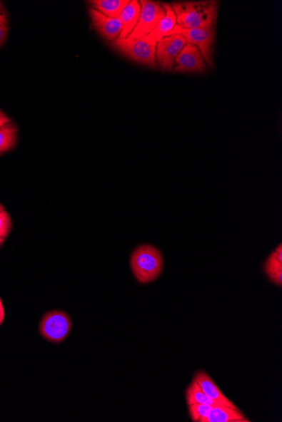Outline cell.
<instances>
[{
    "instance_id": "obj_1",
    "label": "cell",
    "mask_w": 282,
    "mask_h": 422,
    "mask_svg": "<svg viewBox=\"0 0 282 422\" xmlns=\"http://www.w3.org/2000/svg\"><path fill=\"white\" fill-rule=\"evenodd\" d=\"M172 8L177 19V26L182 29H197L216 26V1L174 3Z\"/></svg>"
},
{
    "instance_id": "obj_2",
    "label": "cell",
    "mask_w": 282,
    "mask_h": 422,
    "mask_svg": "<svg viewBox=\"0 0 282 422\" xmlns=\"http://www.w3.org/2000/svg\"><path fill=\"white\" fill-rule=\"evenodd\" d=\"M131 267L139 282L150 284L157 279L163 272V258L160 250L153 245H143L134 250Z\"/></svg>"
},
{
    "instance_id": "obj_3",
    "label": "cell",
    "mask_w": 282,
    "mask_h": 422,
    "mask_svg": "<svg viewBox=\"0 0 282 422\" xmlns=\"http://www.w3.org/2000/svg\"><path fill=\"white\" fill-rule=\"evenodd\" d=\"M157 41L151 34L142 38L128 40L118 38L114 41L113 46L120 53L133 61L156 68V49Z\"/></svg>"
},
{
    "instance_id": "obj_4",
    "label": "cell",
    "mask_w": 282,
    "mask_h": 422,
    "mask_svg": "<svg viewBox=\"0 0 282 422\" xmlns=\"http://www.w3.org/2000/svg\"><path fill=\"white\" fill-rule=\"evenodd\" d=\"M71 319L69 314L60 310L46 313L39 324V333L46 341L61 343L71 331Z\"/></svg>"
},
{
    "instance_id": "obj_5",
    "label": "cell",
    "mask_w": 282,
    "mask_h": 422,
    "mask_svg": "<svg viewBox=\"0 0 282 422\" xmlns=\"http://www.w3.org/2000/svg\"><path fill=\"white\" fill-rule=\"evenodd\" d=\"M216 26L208 28H197V29H182L176 26L170 31L171 35H182L187 40V43L196 46L200 49L205 61L213 68L212 62V46L214 43Z\"/></svg>"
},
{
    "instance_id": "obj_6",
    "label": "cell",
    "mask_w": 282,
    "mask_h": 422,
    "mask_svg": "<svg viewBox=\"0 0 282 422\" xmlns=\"http://www.w3.org/2000/svg\"><path fill=\"white\" fill-rule=\"evenodd\" d=\"M140 4V17L135 29L127 37L128 40L140 39L151 34L165 16V9L159 3L142 0Z\"/></svg>"
},
{
    "instance_id": "obj_7",
    "label": "cell",
    "mask_w": 282,
    "mask_h": 422,
    "mask_svg": "<svg viewBox=\"0 0 282 422\" xmlns=\"http://www.w3.org/2000/svg\"><path fill=\"white\" fill-rule=\"evenodd\" d=\"M187 40L182 35L163 37L156 44V64L163 71H173L176 58L181 52Z\"/></svg>"
},
{
    "instance_id": "obj_8",
    "label": "cell",
    "mask_w": 282,
    "mask_h": 422,
    "mask_svg": "<svg viewBox=\"0 0 282 422\" xmlns=\"http://www.w3.org/2000/svg\"><path fill=\"white\" fill-rule=\"evenodd\" d=\"M175 73L204 72L206 63L196 46L187 43L175 60Z\"/></svg>"
},
{
    "instance_id": "obj_9",
    "label": "cell",
    "mask_w": 282,
    "mask_h": 422,
    "mask_svg": "<svg viewBox=\"0 0 282 422\" xmlns=\"http://www.w3.org/2000/svg\"><path fill=\"white\" fill-rule=\"evenodd\" d=\"M92 23L99 34L107 41H116L121 34L123 26L119 18L105 16L94 8L89 9Z\"/></svg>"
},
{
    "instance_id": "obj_10",
    "label": "cell",
    "mask_w": 282,
    "mask_h": 422,
    "mask_svg": "<svg viewBox=\"0 0 282 422\" xmlns=\"http://www.w3.org/2000/svg\"><path fill=\"white\" fill-rule=\"evenodd\" d=\"M193 381L198 384V386L201 387L202 391L206 395L220 405L223 406H228L232 408H238L236 406L229 398H226L223 393L220 391L218 386H216L213 379H212L209 375L203 371H200L195 375Z\"/></svg>"
},
{
    "instance_id": "obj_11",
    "label": "cell",
    "mask_w": 282,
    "mask_h": 422,
    "mask_svg": "<svg viewBox=\"0 0 282 422\" xmlns=\"http://www.w3.org/2000/svg\"><path fill=\"white\" fill-rule=\"evenodd\" d=\"M141 4L136 0L129 1L124 8L121 15L119 16V21L122 23V32L119 38L126 39L131 34V32L137 25L139 17H140Z\"/></svg>"
},
{
    "instance_id": "obj_12",
    "label": "cell",
    "mask_w": 282,
    "mask_h": 422,
    "mask_svg": "<svg viewBox=\"0 0 282 422\" xmlns=\"http://www.w3.org/2000/svg\"><path fill=\"white\" fill-rule=\"evenodd\" d=\"M238 408L215 406L201 422H248Z\"/></svg>"
},
{
    "instance_id": "obj_13",
    "label": "cell",
    "mask_w": 282,
    "mask_h": 422,
    "mask_svg": "<svg viewBox=\"0 0 282 422\" xmlns=\"http://www.w3.org/2000/svg\"><path fill=\"white\" fill-rule=\"evenodd\" d=\"M266 274L273 284L281 287L282 285V245L278 247L273 252L270 257L267 258L263 266Z\"/></svg>"
},
{
    "instance_id": "obj_14",
    "label": "cell",
    "mask_w": 282,
    "mask_h": 422,
    "mask_svg": "<svg viewBox=\"0 0 282 422\" xmlns=\"http://www.w3.org/2000/svg\"><path fill=\"white\" fill-rule=\"evenodd\" d=\"M161 6L165 9V16L161 19L153 31L151 32V34L153 36L157 41L163 39V37L168 36L170 31L177 26V19L172 8V6L169 4H161Z\"/></svg>"
},
{
    "instance_id": "obj_15",
    "label": "cell",
    "mask_w": 282,
    "mask_h": 422,
    "mask_svg": "<svg viewBox=\"0 0 282 422\" xmlns=\"http://www.w3.org/2000/svg\"><path fill=\"white\" fill-rule=\"evenodd\" d=\"M129 2L128 0H94V1H89L91 6L96 11L109 18H119Z\"/></svg>"
},
{
    "instance_id": "obj_16",
    "label": "cell",
    "mask_w": 282,
    "mask_h": 422,
    "mask_svg": "<svg viewBox=\"0 0 282 422\" xmlns=\"http://www.w3.org/2000/svg\"><path fill=\"white\" fill-rule=\"evenodd\" d=\"M186 401L188 406L193 404H204L213 407L223 406L220 405L219 403L212 401L211 398L208 397L206 393L202 391L201 387L198 386V384L196 381H193V380L187 388Z\"/></svg>"
},
{
    "instance_id": "obj_17",
    "label": "cell",
    "mask_w": 282,
    "mask_h": 422,
    "mask_svg": "<svg viewBox=\"0 0 282 422\" xmlns=\"http://www.w3.org/2000/svg\"><path fill=\"white\" fill-rule=\"evenodd\" d=\"M17 128L9 123L0 128V153L11 150L16 142Z\"/></svg>"
},
{
    "instance_id": "obj_18",
    "label": "cell",
    "mask_w": 282,
    "mask_h": 422,
    "mask_svg": "<svg viewBox=\"0 0 282 422\" xmlns=\"http://www.w3.org/2000/svg\"><path fill=\"white\" fill-rule=\"evenodd\" d=\"M213 406L204 404H193L188 406V415L192 421L201 422L210 413Z\"/></svg>"
},
{
    "instance_id": "obj_19",
    "label": "cell",
    "mask_w": 282,
    "mask_h": 422,
    "mask_svg": "<svg viewBox=\"0 0 282 422\" xmlns=\"http://www.w3.org/2000/svg\"><path fill=\"white\" fill-rule=\"evenodd\" d=\"M12 222L9 213L3 210H0V239L6 240L11 233Z\"/></svg>"
},
{
    "instance_id": "obj_20",
    "label": "cell",
    "mask_w": 282,
    "mask_h": 422,
    "mask_svg": "<svg viewBox=\"0 0 282 422\" xmlns=\"http://www.w3.org/2000/svg\"><path fill=\"white\" fill-rule=\"evenodd\" d=\"M8 27L6 25L0 26V46L3 45L6 39Z\"/></svg>"
},
{
    "instance_id": "obj_21",
    "label": "cell",
    "mask_w": 282,
    "mask_h": 422,
    "mask_svg": "<svg viewBox=\"0 0 282 422\" xmlns=\"http://www.w3.org/2000/svg\"><path fill=\"white\" fill-rule=\"evenodd\" d=\"M2 25H6V14L1 3H0V26Z\"/></svg>"
},
{
    "instance_id": "obj_22",
    "label": "cell",
    "mask_w": 282,
    "mask_h": 422,
    "mask_svg": "<svg viewBox=\"0 0 282 422\" xmlns=\"http://www.w3.org/2000/svg\"><path fill=\"white\" fill-rule=\"evenodd\" d=\"M10 123V119H9L6 115H4L1 110H0V128H2L4 125Z\"/></svg>"
},
{
    "instance_id": "obj_23",
    "label": "cell",
    "mask_w": 282,
    "mask_h": 422,
    "mask_svg": "<svg viewBox=\"0 0 282 422\" xmlns=\"http://www.w3.org/2000/svg\"><path fill=\"white\" fill-rule=\"evenodd\" d=\"M4 319V309L1 299H0V326H1Z\"/></svg>"
},
{
    "instance_id": "obj_24",
    "label": "cell",
    "mask_w": 282,
    "mask_h": 422,
    "mask_svg": "<svg viewBox=\"0 0 282 422\" xmlns=\"http://www.w3.org/2000/svg\"><path fill=\"white\" fill-rule=\"evenodd\" d=\"M4 242V240L0 239V248L2 247V245H3Z\"/></svg>"
},
{
    "instance_id": "obj_25",
    "label": "cell",
    "mask_w": 282,
    "mask_h": 422,
    "mask_svg": "<svg viewBox=\"0 0 282 422\" xmlns=\"http://www.w3.org/2000/svg\"><path fill=\"white\" fill-rule=\"evenodd\" d=\"M4 210V207L1 205V204H0V210Z\"/></svg>"
}]
</instances>
